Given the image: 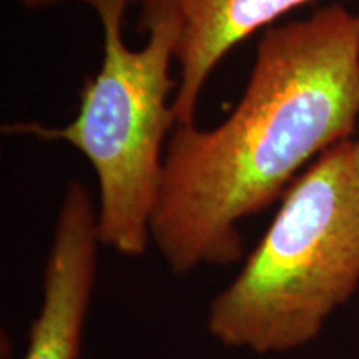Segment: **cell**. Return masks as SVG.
<instances>
[{
    "label": "cell",
    "mask_w": 359,
    "mask_h": 359,
    "mask_svg": "<svg viewBox=\"0 0 359 359\" xmlns=\"http://www.w3.org/2000/svg\"><path fill=\"white\" fill-rule=\"evenodd\" d=\"M97 208L80 180L67 187L43 266L42 304L24 359H80L97 280Z\"/></svg>",
    "instance_id": "obj_4"
},
{
    "label": "cell",
    "mask_w": 359,
    "mask_h": 359,
    "mask_svg": "<svg viewBox=\"0 0 359 359\" xmlns=\"http://www.w3.org/2000/svg\"><path fill=\"white\" fill-rule=\"evenodd\" d=\"M67 2H83L93 8L102 6H120L128 8V6H140L142 8V27L145 30L150 29L156 20L177 11V0H20L22 7L29 11H40V8H50L58 4Z\"/></svg>",
    "instance_id": "obj_6"
},
{
    "label": "cell",
    "mask_w": 359,
    "mask_h": 359,
    "mask_svg": "<svg viewBox=\"0 0 359 359\" xmlns=\"http://www.w3.org/2000/svg\"><path fill=\"white\" fill-rule=\"evenodd\" d=\"M359 118L358 15L339 4L268 29L224 122L175 125L150 240L175 275L245 258L241 219L283 196Z\"/></svg>",
    "instance_id": "obj_1"
},
{
    "label": "cell",
    "mask_w": 359,
    "mask_h": 359,
    "mask_svg": "<svg viewBox=\"0 0 359 359\" xmlns=\"http://www.w3.org/2000/svg\"><path fill=\"white\" fill-rule=\"evenodd\" d=\"M359 288V142L313 161L283 193L268 230L206 311L228 349L288 353L321 334Z\"/></svg>",
    "instance_id": "obj_2"
},
{
    "label": "cell",
    "mask_w": 359,
    "mask_h": 359,
    "mask_svg": "<svg viewBox=\"0 0 359 359\" xmlns=\"http://www.w3.org/2000/svg\"><path fill=\"white\" fill-rule=\"evenodd\" d=\"M314 0H177L180 24L173 97L177 125L195 123L201 90L224 55L259 29Z\"/></svg>",
    "instance_id": "obj_5"
},
{
    "label": "cell",
    "mask_w": 359,
    "mask_h": 359,
    "mask_svg": "<svg viewBox=\"0 0 359 359\" xmlns=\"http://www.w3.org/2000/svg\"><path fill=\"white\" fill-rule=\"evenodd\" d=\"M127 8H97L103 32L100 70L85 80L79 114L65 127L29 122L4 127L6 133L65 142L82 151L98 183L97 235L105 248L142 257L163 175L165 138L175 122L177 90L170 67L180 24L177 11L148 29V40L133 50L122 37Z\"/></svg>",
    "instance_id": "obj_3"
},
{
    "label": "cell",
    "mask_w": 359,
    "mask_h": 359,
    "mask_svg": "<svg viewBox=\"0 0 359 359\" xmlns=\"http://www.w3.org/2000/svg\"><path fill=\"white\" fill-rule=\"evenodd\" d=\"M358 32H359V15H358ZM359 142V140H358Z\"/></svg>",
    "instance_id": "obj_7"
}]
</instances>
